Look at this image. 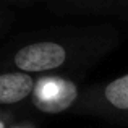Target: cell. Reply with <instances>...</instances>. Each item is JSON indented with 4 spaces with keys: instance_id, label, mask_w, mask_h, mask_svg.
<instances>
[{
    "instance_id": "6da1fadb",
    "label": "cell",
    "mask_w": 128,
    "mask_h": 128,
    "mask_svg": "<svg viewBox=\"0 0 128 128\" xmlns=\"http://www.w3.org/2000/svg\"><path fill=\"white\" fill-rule=\"evenodd\" d=\"M66 47L55 41H39L23 46L13 57V63L20 72L42 73L62 66L66 62Z\"/></svg>"
},
{
    "instance_id": "7a4b0ae2",
    "label": "cell",
    "mask_w": 128,
    "mask_h": 128,
    "mask_svg": "<svg viewBox=\"0 0 128 128\" xmlns=\"http://www.w3.org/2000/svg\"><path fill=\"white\" fill-rule=\"evenodd\" d=\"M78 97V88L73 81L58 76H44L34 84L32 104L44 114H60Z\"/></svg>"
},
{
    "instance_id": "3957f363",
    "label": "cell",
    "mask_w": 128,
    "mask_h": 128,
    "mask_svg": "<svg viewBox=\"0 0 128 128\" xmlns=\"http://www.w3.org/2000/svg\"><path fill=\"white\" fill-rule=\"evenodd\" d=\"M34 80L24 72L0 75V104H16L26 99L34 89Z\"/></svg>"
},
{
    "instance_id": "277c9868",
    "label": "cell",
    "mask_w": 128,
    "mask_h": 128,
    "mask_svg": "<svg viewBox=\"0 0 128 128\" xmlns=\"http://www.w3.org/2000/svg\"><path fill=\"white\" fill-rule=\"evenodd\" d=\"M63 10L76 12H126L128 0H54Z\"/></svg>"
},
{
    "instance_id": "5b68a950",
    "label": "cell",
    "mask_w": 128,
    "mask_h": 128,
    "mask_svg": "<svg viewBox=\"0 0 128 128\" xmlns=\"http://www.w3.org/2000/svg\"><path fill=\"white\" fill-rule=\"evenodd\" d=\"M106 99L120 110H128V75L114 80L104 89Z\"/></svg>"
},
{
    "instance_id": "8992f818",
    "label": "cell",
    "mask_w": 128,
    "mask_h": 128,
    "mask_svg": "<svg viewBox=\"0 0 128 128\" xmlns=\"http://www.w3.org/2000/svg\"><path fill=\"white\" fill-rule=\"evenodd\" d=\"M0 128H5V122H3L2 118H0Z\"/></svg>"
}]
</instances>
